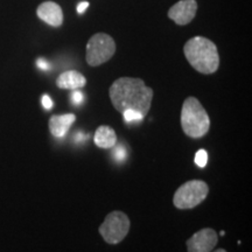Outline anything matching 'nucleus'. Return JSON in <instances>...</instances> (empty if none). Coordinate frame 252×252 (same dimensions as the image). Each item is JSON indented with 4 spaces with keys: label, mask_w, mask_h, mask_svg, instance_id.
<instances>
[{
    "label": "nucleus",
    "mask_w": 252,
    "mask_h": 252,
    "mask_svg": "<svg viewBox=\"0 0 252 252\" xmlns=\"http://www.w3.org/2000/svg\"><path fill=\"white\" fill-rule=\"evenodd\" d=\"M109 94L117 111L134 110L145 117L151 109L154 93L140 78L121 77L110 87Z\"/></svg>",
    "instance_id": "obj_1"
},
{
    "label": "nucleus",
    "mask_w": 252,
    "mask_h": 252,
    "mask_svg": "<svg viewBox=\"0 0 252 252\" xmlns=\"http://www.w3.org/2000/svg\"><path fill=\"white\" fill-rule=\"evenodd\" d=\"M184 53L189 64L201 74H214L220 67V55L217 47L207 37H191L186 42Z\"/></svg>",
    "instance_id": "obj_2"
},
{
    "label": "nucleus",
    "mask_w": 252,
    "mask_h": 252,
    "mask_svg": "<svg viewBox=\"0 0 252 252\" xmlns=\"http://www.w3.org/2000/svg\"><path fill=\"white\" fill-rule=\"evenodd\" d=\"M181 127L193 139L202 138L210 128V118L203 105L195 97H188L182 104Z\"/></svg>",
    "instance_id": "obj_3"
},
{
    "label": "nucleus",
    "mask_w": 252,
    "mask_h": 252,
    "mask_svg": "<svg viewBox=\"0 0 252 252\" xmlns=\"http://www.w3.org/2000/svg\"><path fill=\"white\" fill-rule=\"evenodd\" d=\"M209 193V186L202 180L185 182L176 189L173 203L178 209H193L206 200Z\"/></svg>",
    "instance_id": "obj_4"
},
{
    "label": "nucleus",
    "mask_w": 252,
    "mask_h": 252,
    "mask_svg": "<svg viewBox=\"0 0 252 252\" xmlns=\"http://www.w3.org/2000/svg\"><path fill=\"white\" fill-rule=\"evenodd\" d=\"M116 53V43L105 33H97L90 37L87 45V63L91 67H98L108 62Z\"/></svg>",
    "instance_id": "obj_5"
},
{
    "label": "nucleus",
    "mask_w": 252,
    "mask_h": 252,
    "mask_svg": "<svg viewBox=\"0 0 252 252\" xmlns=\"http://www.w3.org/2000/svg\"><path fill=\"white\" fill-rule=\"evenodd\" d=\"M130 231V220L123 212H112L99 226V234L108 244H118Z\"/></svg>",
    "instance_id": "obj_6"
},
{
    "label": "nucleus",
    "mask_w": 252,
    "mask_h": 252,
    "mask_svg": "<svg viewBox=\"0 0 252 252\" xmlns=\"http://www.w3.org/2000/svg\"><path fill=\"white\" fill-rule=\"evenodd\" d=\"M219 242V236L214 229L204 228L195 232L187 241L188 252H212Z\"/></svg>",
    "instance_id": "obj_7"
},
{
    "label": "nucleus",
    "mask_w": 252,
    "mask_h": 252,
    "mask_svg": "<svg viewBox=\"0 0 252 252\" xmlns=\"http://www.w3.org/2000/svg\"><path fill=\"white\" fill-rule=\"evenodd\" d=\"M197 11L196 0H180L168 11V17L176 25L185 26L195 18Z\"/></svg>",
    "instance_id": "obj_8"
},
{
    "label": "nucleus",
    "mask_w": 252,
    "mask_h": 252,
    "mask_svg": "<svg viewBox=\"0 0 252 252\" xmlns=\"http://www.w3.org/2000/svg\"><path fill=\"white\" fill-rule=\"evenodd\" d=\"M36 14L41 20L49 26L60 27L63 24V12L61 6L54 1L42 2L36 9Z\"/></svg>",
    "instance_id": "obj_9"
},
{
    "label": "nucleus",
    "mask_w": 252,
    "mask_h": 252,
    "mask_svg": "<svg viewBox=\"0 0 252 252\" xmlns=\"http://www.w3.org/2000/svg\"><path fill=\"white\" fill-rule=\"evenodd\" d=\"M76 121V116L74 113H65V115H55L49 119V131L54 137L62 138L68 133L70 126Z\"/></svg>",
    "instance_id": "obj_10"
},
{
    "label": "nucleus",
    "mask_w": 252,
    "mask_h": 252,
    "mask_svg": "<svg viewBox=\"0 0 252 252\" xmlns=\"http://www.w3.org/2000/svg\"><path fill=\"white\" fill-rule=\"evenodd\" d=\"M87 84V78L76 70H68L62 72L56 80V86L60 89L76 90L81 89Z\"/></svg>",
    "instance_id": "obj_11"
},
{
    "label": "nucleus",
    "mask_w": 252,
    "mask_h": 252,
    "mask_svg": "<svg viewBox=\"0 0 252 252\" xmlns=\"http://www.w3.org/2000/svg\"><path fill=\"white\" fill-rule=\"evenodd\" d=\"M94 140L97 147L104 150H109L115 147L116 144H117V134H116V132L112 127L106 125H102L96 130Z\"/></svg>",
    "instance_id": "obj_12"
},
{
    "label": "nucleus",
    "mask_w": 252,
    "mask_h": 252,
    "mask_svg": "<svg viewBox=\"0 0 252 252\" xmlns=\"http://www.w3.org/2000/svg\"><path fill=\"white\" fill-rule=\"evenodd\" d=\"M123 116H124V121L126 123H128V124L134 122L139 123L144 119V116L141 115L140 112L134 111V110H125V111L123 112Z\"/></svg>",
    "instance_id": "obj_13"
},
{
    "label": "nucleus",
    "mask_w": 252,
    "mask_h": 252,
    "mask_svg": "<svg viewBox=\"0 0 252 252\" xmlns=\"http://www.w3.org/2000/svg\"><path fill=\"white\" fill-rule=\"evenodd\" d=\"M208 162V153L206 150H198L195 156V163L200 167V168H204Z\"/></svg>",
    "instance_id": "obj_14"
},
{
    "label": "nucleus",
    "mask_w": 252,
    "mask_h": 252,
    "mask_svg": "<svg viewBox=\"0 0 252 252\" xmlns=\"http://www.w3.org/2000/svg\"><path fill=\"white\" fill-rule=\"evenodd\" d=\"M113 156H115L117 161L122 162L126 159L127 154H126V151L124 149V146H117L115 150H113Z\"/></svg>",
    "instance_id": "obj_15"
},
{
    "label": "nucleus",
    "mask_w": 252,
    "mask_h": 252,
    "mask_svg": "<svg viewBox=\"0 0 252 252\" xmlns=\"http://www.w3.org/2000/svg\"><path fill=\"white\" fill-rule=\"evenodd\" d=\"M83 98H84L83 94H82L80 90L76 89V90L72 91V94H71V102H72V104H75V105H80V104L83 102Z\"/></svg>",
    "instance_id": "obj_16"
},
{
    "label": "nucleus",
    "mask_w": 252,
    "mask_h": 252,
    "mask_svg": "<svg viewBox=\"0 0 252 252\" xmlns=\"http://www.w3.org/2000/svg\"><path fill=\"white\" fill-rule=\"evenodd\" d=\"M41 103H42V106L46 110H52L53 105H54V103H53L52 98H50L48 94H43L42 98H41Z\"/></svg>",
    "instance_id": "obj_17"
},
{
    "label": "nucleus",
    "mask_w": 252,
    "mask_h": 252,
    "mask_svg": "<svg viewBox=\"0 0 252 252\" xmlns=\"http://www.w3.org/2000/svg\"><path fill=\"white\" fill-rule=\"evenodd\" d=\"M36 65L41 69V70H48V69L50 68V64H49V63L47 62L45 59H42V58L37 59V61H36Z\"/></svg>",
    "instance_id": "obj_18"
},
{
    "label": "nucleus",
    "mask_w": 252,
    "mask_h": 252,
    "mask_svg": "<svg viewBox=\"0 0 252 252\" xmlns=\"http://www.w3.org/2000/svg\"><path fill=\"white\" fill-rule=\"evenodd\" d=\"M89 2L88 1H82V2H80V4L77 5V13L78 14H82V13H84V12H86V9L89 7Z\"/></svg>",
    "instance_id": "obj_19"
},
{
    "label": "nucleus",
    "mask_w": 252,
    "mask_h": 252,
    "mask_svg": "<svg viewBox=\"0 0 252 252\" xmlns=\"http://www.w3.org/2000/svg\"><path fill=\"white\" fill-rule=\"evenodd\" d=\"M215 252H226L224 249H219V250H216Z\"/></svg>",
    "instance_id": "obj_20"
}]
</instances>
